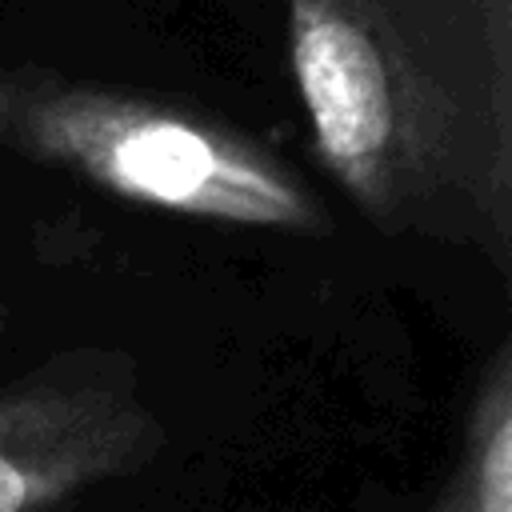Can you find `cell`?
Here are the masks:
<instances>
[{
	"label": "cell",
	"mask_w": 512,
	"mask_h": 512,
	"mask_svg": "<svg viewBox=\"0 0 512 512\" xmlns=\"http://www.w3.org/2000/svg\"><path fill=\"white\" fill-rule=\"evenodd\" d=\"M420 512H512V344L500 340L472 388L460 452Z\"/></svg>",
	"instance_id": "obj_4"
},
{
	"label": "cell",
	"mask_w": 512,
	"mask_h": 512,
	"mask_svg": "<svg viewBox=\"0 0 512 512\" xmlns=\"http://www.w3.org/2000/svg\"><path fill=\"white\" fill-rule=\"evenodd\" d=\"M164 440L128 352H56L0 384V512H60L152 464Z\"/></svg>",
	"instance_id": "obj_3"
},
{
	"label": "cell",
	"mask_w": 512,
	"mask_h": 512,
	"mask_svg": "<svg viewBox=\"0 0 512 512\" xmlns=\"http://www.w3.org/2000/svg\"><path fill=\"white\" fill-rule=\"evenodd\" d=\"M0 328H4V320H0Z\"/></svg>",
	"instance_id": "obj_5"
},
{
	"label": "cell",
	"mask_w": 512,
	"mask_h": 512,
	"mask_svg": "<svg viewBox=\"0 0 512 512\" xmlns=\"http://www.w3.org/2000/svg\"><path fill=\"white\" fill-rule=\"evenodd\" d=\"M324 172L396 240L512 256V0H284Z\"/></svg>",
	"instance_id": "obj_1"
},
{
	"label": "cell",
	"mask_w": 512,
	"mask_h": 512,
	"mask_svg": "<svg viewBox=\"0 0 512 512\" xmlns=\"http://www.w3.org/2000/svg\"><path fill=\"white\" fill-rule=\"evenodd\" d=\"M0 148L192 220L332 232L324 196L268 140L192 100L40 64L0 68Z\"/></svg>",
	"instance_id": "obj_2"
}]
</instances>
